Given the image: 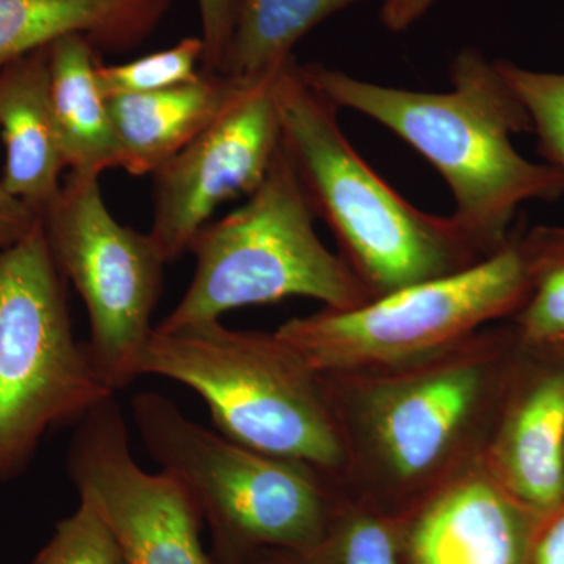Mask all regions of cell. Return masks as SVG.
Returning a JSON list of instances; mask_svg holds the SVG:
<instances>
[{"instance_id":"1","label":"cell","mask_w":564,"mask_h":564,"mask_svg":"<svg viewBox=\"0 0 564 564\" xmlns=\"http://www.w3.org/2000/svg\"><path fill=\"white\" fill-rule=\"evenodd\" d=\"M300 70L337 109L372 118L421 152L454 195L452 217L486 256L508 243L525 203L555 202L564 193L558 169L516 150L511 137L533 132L532 121L497 63L474 47L452 62L447 93L384 87L321 63Z\"/></svg>"},{"instance_id":"26","label":"cell","mask_w":564,"mask_h":564,"mask_svg":"<svg viewBox=\"0 0 564 564\" xmlns=\"http://www.w3.org/2000/svg\"><path fill=\"white\" fill-rule=\"evenodd\" d=\"M434 0H383L381 21L389 31L403 32L421 20Z\"/></svg>"},{"instance_id":"17","label":"cell","mask_w":564,"mask_h":564,"mask_svg":"<svg viewBox=\"0 0 564 564\" xmlns=\"http://www.w3.org/2000/svg\"><path fill=\"white\" fill-rule=\"evenodd\" d=\"M507 485L534 510L564 497V373L536 386L508 423L500 447Z\"/></svg>"},{"instance_id":"21","label":"cell","mask_w":564,"mask_h":564,"mask_svg":"<svg viewBox=\"0 0 564 564\" xmlns=\"http://www.w3.org/2000/svg\"><path fill=\"white\" fill-rule=\"evenodd\" d=\"M496 63L529 113L547 163L564 174V73L522 68L505 61Z\"/></svg>"},{"instance_id":"11","label":"cell","mask_w":564,"mask_h":564,"mask_svg":"<svg viewBox=\"0 0 564 564\" xmlns=\"http://www.w3.org/2000/svg\"><path fill=\"white\" fill-rule=\"evenodd\" d=\"M481 388L484 373L473 362L445 364L375 388L367 425L389 473L414 480L443 462L473 415Z\"/></svg>"},{"instance_id":"13","label":"cell","mask_w":564,"mask_h":564,"mask_svg":"<svg viewBox=\"0 0 564 564\" xmlns=\"http://www.w3.org/2000/svg\"><path fill=\"white\" fill-rule=\"evenodd\" d=\"M529 529L502 491L462 481L426 508L411 534L414 564H525Z\"/></svg>"},{"instance_id":"4","label":"cell","mask_w":564,"mask_h":564,"mask_svg":"<svg viewBox=\"0 0 564 564\" xmlns=\"http://www.w3.org/2000/svg\"><path fill=\"white\" fill-rule=\"evenodd\" d=\"M284 147L265 180L239 209L207 223L193 240L195 272L181 302L159 329L220 322L237 307L306 296L329 310L373 299L344 258L326 250Z\"/></svg>"},{"instance_id":"24","label":"cell","mask_w":564,"mask_h":564,"mask_svg":"<svg viewBox=\"0 0 564 564\" xmlns=\"http://www.w3.org/2000/svg\"><path fill=\"white\" fill-rule=\"evenodd\" d=\"M204 43L203 70L220 74L234 24H236L239 0H198Z\"/></svg>"},{"instance_id":"14","label":"cell","mask_w":564,"mask_h":564,"mask_svg":"<svg viewBox=\"0 0 564 564\" xmlns=\"http://www.w3.org/2000/svg\"><path fill=\"white\" fill-rule=\"evenodd\" d=\"M245 82L203 70L196 79L165 90L107 99L132 176H154L228 109Z\"/></svg>"},{"instance_id":"2","label":"cell","mask_w":564,"mask_h":564,"mask_svg":"<svg viewBox=\"0 0 564 564\" xmlns=\"http://www.w3.org/2000/svg\"><path fill=\"white\" fill-rule=\"evenodd\" d=\"M282 147L314 215L373 299L488 258L454 217L426 214L393 191L343 132L339 109L307 84L295 58L278 74Z\"/></svg>"},{"instance_id":"12","label":"cell","mask_w":564,"mask_h":564,"mask_svg":"<svg viewBox=\"0 0 564 564\" xmlns=\"http://www.w3.org/2000/svg\"><path fill=\"white\" fill-rule=\"evenodd\" d=\"M0 135L3 184L41 217L66 169L51 109L50 47L0 66Z\"/></svg>"},{"instance_id":"27","label":"cell","mask_w":564,"mask_h":564,"mask_svg":"<svg viewBox=\"0 0 564 564\" xmlns=\"http://www.w3.org/2000/svg\"><path fill=\"white\" fill-rule=\"evenodd\" d=\"M533 564H564V514L541 538L534 549Z\"/></svg>"},{"instance_id":"23","label":"cell","mask_w":564,"mask_h":564,"mask_svg":"<svg viewBox=\"0 0 564 564\" xmlns=\"http://www.w3.org/2000/svg\"><path fill=\"white\" fill-rule=\"evenodd\" d=\"M291 554L292 564H399L391 532L367 516L347 522L329 549L315 544Z\"/></svg>"},{"instance_id":"19","label":"cell","mask_w":564,"mask_h":564,"mask_svg":"<svg viewBox=\"0 0 564 564\" xmlns=\"http://www.w3.org/2000/svg\"><path fill=\"white\" fill-rule=\"evenodd\" d=\"M532 291L521 315L534 344L564 343V228H536L524 240Z\"/></svg>"},{"instance_id":"8","label":"cell","mask_w":564,"mask_h":564,"mask_svg":"<svg viewBox=\"0 0 564 564\" xmlns=\"http://www.w3.org/2000/svg\"><path fill=\"white\" fill-rule=\"evenodd\" d=\"M41 226L58 272L87 307L93 361L111 391H122L139 378L166 262L150 234L115 220L96 176L69 173Z\"/></svg>"},{"instance_id":"20","label":"cell","mask_w":564,"mask_h":564,"mask_svg":"<svg viewBox=\"0 0 564 564\" xmlns=\"http://www.w3.org/2000/svg\"><path fill=\"white\" fill-rule=\"evenodd\" d=\"M202 36H188L165 51L121 65L98 62L96 77L106 99L165 90L196 79L203 73Z\"/></svg>"},{"instance_id":"10","label":"cell","mask_w":564,"mask_h":564,"mask_svg":"<svg viewBox=\"0 0 564 564\" xmlns=\"http://www.w3.org/2000/svg\"><path fill=\"white\" fill-rule=\"evenodd\" d=\"M278 74L245 85L209 128L154 174L148 234L166 263L191 250L223 203L250 196L265 180L282 140Z\"/></svg>"},{"instance_id":"5","label":"cell","mask_w":564,"mask_h":564,"mask_svg":"<svg viewBox=\"0 0 564 564\" xmlns=\"http://www.w3.org/2000/svg\"><path fill=\"white\" fill-rule=\"evenodd\" d=\"M41 220L0 250V484L18 477L54 426L115 395L77 343Z\"/></svg>"},{"instance_id":"7","label":"cell","mask_w":564,"mask_h":564,"mask_svg":"<svg viewBox=\"0 0 564 564\" xmlns=\"http://www.w3.org/2000/svg\"><path fill=\"white\" fill-rule=\"evenodd\" d=\"M532 291L524 242H508L458 272L377 296L352 310L292 318L278 329L321 377L395 366L443 350L510 313Z\"/></svg>"},{"instance_id":"18","label":"cell","mask_w":564,"mask_h":564,"mask_svg":"<svg viewBox=\"0 0 564 564\" xmlns=\"http://www.w3.org/2000/svg\"><path fill=\"white\" fill-rule=\"evenodd\" d=\"M369 0H239L220 74L245 84L280 73L307 32L348 7Z\"/></svg>"},{"instance_id":"22","label":"cell","mask_w":564,"mask_h":564,"mask_svg":"<svg viewBox=\"0 0 564 564\" xmlns=\"http://www.w3.org/2000/svg\"><path fill=\"white\" fill-rule=\"evenodd\" d=\"M33 564H126L113 533L87 500L55 527Z\"/></svg>"},{"instance_id":"16","label":"cell","mask_w":564,"mask_h":564,"mask_svg":"<svg viewBox=\"0 0 564 564\" xmlns=\"http://www.w3.org/2000/svg\"><path fill=\"white\" fill-rule=\"evenodd\" d=\"M96 47L82 35L50 46V98L63 162L69 173L99 177L121 169L122 148L96 77Z\"/></svg>"},{"instance_id":"9","label":"cell","mask_w":564,"mask_h":564,"mask_svg":"<svg viewBox=\"0 0 564 564\" xmlns=\"http://www.w3.org/2000/svg\"><path fill=\"white\" fill-rule=\"evenodd\" d=\"M68 475L120 545L126 564H212L203 518L191 494L169 474L133 459L128 423L115 395L76 425Z\"/></svg>"},{"instance_id":"15","label":"cell","mask_w":564,"mask_h":564,"mask_svg":"<svg viewBox=\"0 0 564 564\" xmlns=\"http://www.w3.org/2000/svg\"><path fill=\"white\" fill-rule=\"evenodd\" d=\"M172 0H0V66L68 35L126 51L151 35Z\"/></svg>"},{"instance_id":"3","label":"cell","mask_w":564,"mask_h":564,"mask_svg":"<svg viewBox=\"0 0 564 564\" xmlns=\"http://www.w3.org/2000/svg\"><path fill=\"white\" fill-rule=\"evenodd\" d=\"M144 375L198 393L217 432L234 443L315 470L343 466V433L325 378L274 333L236 332L221 322L154 328L139 361Z\"/></svg>"},{"instance_id":"6","label":"cell","mask_w":564,"mask_h":564,"mask_svg":"<svg viewBox=\"0 0 564 564\" xmlns=\"http://www.w3.org/2000/svg\"><path fill=\"white\" fill-rule=\"evenodd\" d=\"M131 411L148 455L184 486L210 527L218 558L261 545L302 552L322 540L318 470L234 443L159 392L133 397Z\"/></svg>"},{"instance_id":"25","label":"cell","mask_w":564,"mask_h":564,"mask_svg":"<svg viewBox=\"0 0 564 564\" xmlns=\"http://www.w3.org/2000/svg\"><path fill=\"white\" fill-rule=\"evenodd\" d=\"M40 220L31 206L11 195L0 177V250L20 242Z\"/></svg>"}]
</instances>
